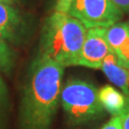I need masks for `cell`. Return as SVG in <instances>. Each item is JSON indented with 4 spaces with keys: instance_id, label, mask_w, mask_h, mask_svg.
I'll list each match as a JSON object with an SVG mask.
<instances>
[{
    "instance_id": "1",
    "label": "cell",
    "mask_w": 129,
    "mask_h": 129,
    "mask_svg": "<svg viewBox=\"0 0 129 129\" xmlns=\"http://www.w3.org/2000/svg\"><path fill=\"white\" fill-rule=\"evenodd\" d=\"M64 66L44 56L34 59L24 80L19 129H50L58 106Z\"/></svg>"
},
{
    "instance_id": "2",
    "label": "cell",
    "mask_w": 129,
    "mask_h": 129,
    "mask_svg": "<svg viewBox=\"0 0 129 129\" xmlns=\"http://www.w3.org/2000/svg\"><path fill=\"white\" fill-rule=\"evenodd\" d=\"M87 34V28L67 13L55 12L46 19L40 37L38 55L67 67L77 61Z\"/></svg>"
},
{
    "instance_id": "3",
    "label": "cell",
    "mask_w": 129,
    "mask_h": 129,
    "mask_svg": "<svg viewBox=\"0 0 129 129\" xmlns=\"http://www.w3.org/2000/svg\"><path fill=\"white\" fill-rule=\"evenodd\" d=\"M59 102L71 123L82 124L97 120L105 112L92 83L70 79L60 90Z\"/></svg>"
},
{
    "instance_id": "4",
    "label": "cell",
    "mask_w": 129,
    "mask_h": 129,
    "mask_svg": "<svg viewBox=\"0 0 129 129\" xmlns=\"http://www.w3.org/2000/svg\"><path fill=\"white\" fill-rule=\"evenodd\" d=\"M68 14L88 29L109 28L120 22L123 13L111 0H74Z\"/></svg>"
},
{
    "instance_id": "5",
    "label": "cell",
    "mask_w": 129,
    "mask_h": 129,
    "mask_svg": "<svg viewBox=\"0 0 129 129\" xmlns=\"http://www.w3.org/2000/svg\"><path fill=\"white\" fill-rule=\"evenodd\" d=\"M106 29H88L77 65L92 69H102L104 58L112 53L106 39Z\"/></svg>"
},
{
    "instance_id": "6",
    "label": "cell",
    "mask_w": 129,
    "mask_h": 129,
    "mask_svg": "<svg viewBox=\"0 0 129 129\" xmlns=\"http://www.w3.org/2000/svg\"><path fill=\"white\" fill-rule=\"evenodd\" d=\"M26 35V22L14 5L0 2V36L10 44L18 45Z\"/></svg>"
},
{
    "instance_id": "7",
    "label": "cell",
    "mask_w": 129,
    "mask_h": 129,
    "mask_svg": "<svg viewBox=\"0 0 129 129\" xmlns=\"http://www.w3.org/2000/svg\"><path fill=\"white\" fill-rule=\"evenodd\" d=\"M106 39L112 53L129 70V27L127 22H118L107 28Z\"/></svg>"
},
{
    "instance_id": "8",
    "label": "cell",
    "mask_w": 129,
    "mask_h": 129,
    "mask_svg": "<svg viewBox=\"0 0 129 129\" xmlns=\"http://www.w3.org/2000/svg\"><path fill=\"white\" fill-rule=\"evenodd\" d=\"M102 70L111 82L120 88L124 96L129 95V70L118 60L113 53L106 56L102 65Z\"/></svg>"
},
{
    "instance_id": "9",
    "label": "cell",
    "mask_w": 129,
    "mask_h": 129,
    "mask_svg": "<svg viewBox=\"0 0 129 129\" xmlns=\"http://www.w3.org/2000/svg\"><path fill=\"white\" fill-rule=\"evenodd\" d=\"M99 99L104 111L112 117H118L125 104V96L110 85H105L99 91Z\"/></svg>"
},
{
    "instance_id": "10",
    "label": "cell",
    "mask_w": 129,
    "mask_h": 129,
    "mask_svg": "<svg viewBox=\"0 0 129 129\" xmlns=\"http://www.w3.org/2000/svg\"><path fill=\"white\" fill-rule=\"evenodd\" d=\"M15 65V54L10 43L0 36V73L10 76Z\"/></svg>"
},
{
    "instance_id": "11",
    "label": "cell",
    "mask_w": 129,
    "mask_h": 129,
    "mask_svg": "<svg viewBox=\"0 0 129 129\" xmlns=\"http://www.w3.org/2000/svg\"><path fill=\"white\" fill-rule=\"evenodd\" d=\"M9 108V91L2 74L0 73V127L3 124Z\"/></svg>"
},
{
    "instance_id": "12",
    "label": "cell",
    "mask_w": 129,
    "mask_h": 129,
    "mask_svg": "<svg viewBox=\"0 0 129 129\" xmlns=\"http://www.w3.org/2000/svg\"><path fill=\"white\" fill-rule=\"evenodd\" d=\"M122 129H129V95L125 96V104L119 116Z\"/></svg>"
},
{
    "instance_id": "13",
    "label": "cell",
    "mask_w": 129,
    "mask_h": 129,
    "mask_svg": "<svg viewBox=\"0 0 129 129\" xmlns=\"http://www.w3.org/2000/svg\"><path fill=\"white\" fill-rule=\"evenodd\" d=\"M74 0H56L55 10V12H61V13H68L70 6Z\"/></svg>"
},
{
    "instance_id": "14",
    "label": "cell",
    "mask_w": 129,
    "mask_h": 129,
    "mask_svg": "<svg viewBox=\"0 0 129 129\" xmlns=\"http://www.w3.org/2000/svg\"><path fill=\"white\" fill-rule=\"evenodd\" d=\"M101 129H122L119 117H112Z\"/></svg>"
},
{
    "instance_id": "15",
    "label": "cell",
    "mask_w": 129,
    "mask_h": 129,
    "mask_svg": "<svg viewBox=\"0 0 129 129\" xmlns=\"http://www.w3.org/2000/svg\"><path fill=\"white\" fill-rule=\"evenodd\" d=\"M123 14H129V0H111Z\"/></svg>"
},
{
    "instance_id": "16",
    "label": "cell",
    "mask_w": 129,
    "mask_h": 129,
    "mask_svg": "<svg viewBox=\"0 0 129 129\" xmlns=\"http://www.w3.org/2000/svg\"><path fill=\"white\" fill-rule=\"evenodd\" d=\"M0 2H2V3H6V4H10V5H15L17 2H18V0H0Z\"/></svg>"
},
{
    "instance_id": "17",
    "label": "cell",
    "mask_w": 129,
    "mask_h": 129,
    "mask_svg": "<svg viewBox=\"0 0 129 129\" xmlns=\"http://www.w3.org/2000/svg\"><path fill=\"white\" fill-rule=\"evenodd\" d=\"M127 24H128V27H129V20L127 21Z\"/></svg>"
}]
</instances>
